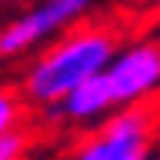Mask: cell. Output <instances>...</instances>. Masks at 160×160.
Segmentation results:
<instances>
[{
    "label": "cell",
    "instance_id": "obj_1",
    "mask_svg": "<svg viewBox=\"0 0 160 160\" xmlns=\"http://www.w3.org/2000/svg\"><path fill=\"white\" fill-rule=\"evenodd\" d=\"M117 50H120V33L113 23L80 20L77 27L63 30L57 40H50L47 47H40L30 57V63L20 73L17 90L33 110L60 103L80 83L103 73Z\"/></svg>",
    "mask_w": 160,
    "mask_h": 160
},
{
    "label": "cell",
    "instance_id": "obj_2",
    "mask_svg": "<svg viewBox=\"0 0 160 160\" xmlns=\"http://www.w3.org/2000/svg\"><path fill=\"white\" fill-rule=\"evenodd\" d=\"M100 0H33L0 23V60H20L90 17Z\"/></svg>",
    "mask_w": 160,
    "mask_h": 160
},
{
    "label": "cell",
    "instance_id": "obj_3",
    "mask_svg": "<svg viewBox=\"0 0 160 160\" xmlns=\"http://www.w3.org/2000/svg\"><path fill=\"white\" fill-rule=\"evenodd\" d=\"M153 147V110L150 107H123L113 110L93 133L80 140L70 160H127L130 153Z\"/></svg>",
    "mask_w": 160,
    "mask_h": 160
},
{
    "label": "cell",
    "instance_id": "obj_4",
    "mask_svg": "<svg viewBox=\"0 0 160 160\" xmlns=\"http://www.w3.org/2000/svg\"><path fill=\"white\" fill-rule=\"evenodd\" d=\"M103 83L113 110L150 97L160 87V40H133L120 47L103 70Z\"/></svg>",
    "mask_w": 160,
    "mask_h": 160
},
{
    "label": "cell",
    "instance_id": "obj_5",
    "mask_svg": "<svg viewBox=\"0 0 160 160\" xmlns=\"http://www.w3.org/2000/svg\"><path fill=\"white\" fill-rule=\"evenodd\" d=\"M30 103L23 100L17 87H7L0 83V133H10V130H20L23 120H27Z\"/></svg>",
    "mask_w": 160,
    "mask_h": 160
},
{
    "label": "cell",
    "instance_id": "obj_6",
    "mask_svg": "<svg viewBox=\"0 0 160 160\" xmlns=\"http://www.w3.org/2000/svg\"><path fill=\"white\" fill-rule=\"evenodd\" d=\"M30 143H33V133H30L27 127L0 133V160H27Z\"/></svg>",
    "mask_w": 160,
    "mask_h": 160
},
{
    "label": "cell",
    "instance_id": "obj_7",
    "mask_svg": "<svg viewBox=\"0 0 160 160\" xmlns=\"http://www.w3.org/2000/svg\"><path fill=\"white\" fill-rule=\"evenodd\" d=\"M27 3H33V0H0V10H7V7H27Z\"/></svg>",
    "mask_w": 160,
    "mask_h": 160
},
{
    "label": "cell",
    "instance_id": "obj_8",
    "mask_svg": "<svg viewBox=\"0 0 160 160\" xmlns=\"http://www.w3.org/2000/svg\"><path fill=\"white\" fill-rule=\"evenodd\" d=\"M150 157H153V147H150V150H140V153H130L127 160H150Z\"/></svg>",
    "mask_w": 160,
    "mask_h": 160
},
{
    "label": "cell",
    "instance_id": "obj_9",
    "mask_svg": "<svg viewBox=\"0 0 160 160\" xmlns=\"http://www.w3.org/2000/svg\"><path fill=\"white\" fill-rule=\"evenodd\" d=\"M153 10H157V13H160V0H153Z\"/></svg>",
    "mask_w": 160,
    "mask_h": 160
}]
</instances>
